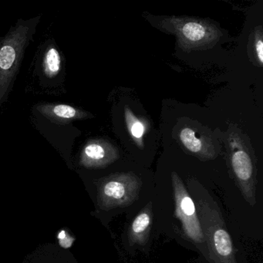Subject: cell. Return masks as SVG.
Listing matches in <instances>:
<instances>
[{
	"instance_id": "obj_1",
	"label": "cell",
	"mask_w": 263,
	"mask_h": 263,
	"mask_svg": "<svg viewBox=\"0 0 263 263\" xmlns=\"http://www.w3.org/2000/svg\"><path fill=\"white\" fill-rule=\"evenodd\" d=\"M32 116L40 133L69 162L73 143L81 133L73 123L93 118L91 114L73 106L52 103H40L33 106Z\"/></svg>"
},
{
	"instance_id": "obj_2",
	"label": "cell",
	"mask_w": 263,
	"mask_h": 263,
	"mask_svg": "<svg viewBox=\"0 0 263 263\" xmlns=\"http://www.w3.org/2000/svg\"><path fill=\"white\" fill-rule=\"evenodd\" d=\"M41 15L19 19L0 39V108L8 101L23 59L41 22Z\"/></svg>"
},
{
	"instance_id": "obj_3",
	"label": "cell",
	"mask_w": 263,
	"mask_h": 263,
	"mask_svg": "<svg viewBox=\"0 0 263 263\" xmlns=\"http://www.w3.org/2000/svg\"><path fill=\"white\" fill-rule=\"evenodd\" d=\"M159 27L175 35L178 47L184 51L212 48L222 36L215 24L199 18L165 16L160 20Z\"/></svg>"
},
{
	"instance_id": "obj_4",
	"label": "cell",
	"mask_w": 263,
	"mask_h": 263,
	"mask_svg": "<svg viewBox=\"0 0 263 263\" xmlns=\"http://www.w3.org/2000/svg\"><path fill=\"white\" fill-rule=\"evenodd\" d=\"M175 190L176 216L181 221L183 230L187 237L197 243L204 241V234L197 216L195 203L187 193L178 175L172 173Z\"/></svg>"
},
{
	"instance_id": "obj_5",
	"label": "cell",
	"mask_w": 263,
	"mask_h": 263,
	"mask_svg": "<svg viewBox=\"0 0 263 263\" xmlns=\"http://www.w3.org/2000/svg\"><path fill=\"white\" fill-rule=\"evenodd\" d=\"M139 186V180L133 174H119L110 177L101 186L103 206L112 209L130 204L137 196Z\"/></svg>"
},
{
	"instance_id": "obj_6",
	"label": "cell",
	"mask_w": 263,
	"mask_h": 263,
	"mask_svg": "<svg viewBox=\"0 0 263 263\" xmlns=\"http://www.w3.org/2000/svg\"><path fill=\"white\" fill-rule=\"evenodd\" d=\"M232 170L243 187L253 184L254 164L244 137L236 128L229 130L227 138Z\"/></svg>"
},
{
	"instance_id": "obj_7",
	"label": "cell",
	"mask_w": 263,
	"mask_h": 263,
	"mask_svg": "<svg viewBox=\"0 0 263 263\" xmlns=\"http://www.w3.org/2000/svg\"><path fill=\"white\" fill-rule=\"evenodd\" d=\"M38 70L40 83L44 87H57L64 82V58L53 39L49 40L44 44L40 57Z\"/></svg>"
},
{
	"instance_id": "obj_8",
	"label": "cell",
	"mask_w": 263,
	"mask_h": 263,
	"mask_svg": "<svg viewBox=\"0 0 263 263\" xmlns=\"http://www.w3.org/2000/svg\"><path fill=\"white\" fill-rule=\"evenodd\" d=\"M119 158L118 148L104 139H92L84 144L80 162L86 167H101L111 164Z\"/></svg>"
},
{
	"instance_id": "obj_9",
	"label": "cell",
	"mask_w": 263,
	"mask_h": 263,
	"mask_svg": "<svg viewBox=\"0 0 263 263\" xmlns=\"http://www.w3.org/2000/svg\"><path fill=\"white\" fill-rule=\"evenodd\" d=\"M179 140L187 152L201 159H213L216 156L215 147L210 138L200 135L192 127H183L179 133Z\"/></svg>"
},
{
	"instance_id": "obj_10",
	"label": "cell",
	"mask_w": 263,
	"mask_h": 263,
	"mask_svg": "<svg viewBox=\"0 0 263 263\" xmlns=\"http://www.w3.org/2000/svg\"><path fill=\"white\" fill-rule=\"evenodd\" d=\"M124 118L130 138L139 148H144V138L150 129L148 120L136 116L127 106L124 108Z\"/></svg>"
},
{
	"instance_id": "obj_11",
	"label": "cell",
	"mask_w": 263,
	"mask_h": 263,
	"mask_svg": "<svg viewBox=\"0 0 263 263\" xmlns=\"http://www.w3.org/2000/svg\"><path fill=\"white\" fill-rule=\"evenodd\" d=\"M213 243L218 255L224 258L232 255L233 252L232 241L227 231L221 228L216 229L213 234Z\"/></svg>"
},
{
	"instance_id": "obj_12",
	"label": "cell",
	"mask_w": 263,
	"mask_h": 263,
	"mask_svg": "<svg viewBox=\"0 0 263 263\" xmlns=\"http://www.w3.org/2000/svg\"><path fill=\"white\" fill-rule=\"evenodd\" d=\"M152 222L150 214L147 212L140 213L134 220L132 224V233L135 237H140L147 232Z\"/></svg>"
},
{
	"instance_id": "obj_13",
	"label": "cell",
	"mask_w": 263,
	"mask_h": 263,
	"mask_svg": "<svg viewBox=\"0 0 263 263\" xmlns=\"http://www.w3.org/2000/svg\"><path fill=\"white\" fill-rule=\"evenodd\" d=\"M263 35L261 27L255 29L254 32L253 49L255 58L260 67L263 66Z\"/></svg>"
}]
</instances>
